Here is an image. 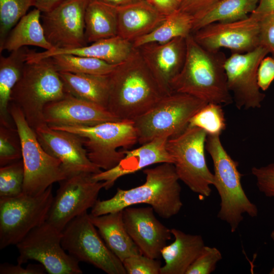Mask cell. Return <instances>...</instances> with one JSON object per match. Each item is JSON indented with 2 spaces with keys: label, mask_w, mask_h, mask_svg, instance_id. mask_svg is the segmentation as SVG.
<instances>
[{
  "label": "cell",
  "mask_w": 274,
  "mask_h": 274,
  "mask_svg": "<svg viewBox=\"0 0 274 274\" xmlns=\"http://www.w3.org/2000/svg\"><path fill=\"white\" fill-rule=\"evenodd\" d=\"M107 109L120 120L133 121L166 94L134 48L108 75Z\"/></svg>",
  "instance_id": "6da1fadb"
},
{
  "label": "cell",
  "mask_w": 274,
  "mask_h": 274,
  "mask_svg": "<svg viewBox=\"0 0 274 274\" xmlns=\"http://www.w3.org/2000/svg\"><path fill=\"white\" fill-rule=\"evenodd\" d=\"M186 41L185 60L171 83L172 92L188 94L207 103L232 104L224 68L225 54L220 50L203 48L192 33Z\"/></svg>",
  "instance_id": "7a4b0ae2"
},
{
  "label": "cell",
  "mask_w": 274,
  "mask_h": 274,
  "mask_svg": "<svg viewBox=\"0 0 274 274\" xmlns=\"http://www.w3.org/2000/svg\"><path fill=\"white\" fill-rule=\"evenodd\" d=\"M145 183L129 189L117 188L111 198L97 200L91 214L100 216L118 212L138 204H148L159 217L168 219L183 207L180 180L173 163H163L143 169Z\"/></svg>",
  "instance_id": "3957f363"
},
{
  "label": "cell",
  "mask_w": 274,
  "mask_h": 274,
  "mask_svg": "<svg viewBox=\"0 0 274 274\" xmlns=\"http://www.w3.org/2000/svg\"><path fill=\"white\" fill-rule=\"evenodd\" d=\"M68 94L52 57L26 62L21 77L13 88L10 102L18 106L34 129L46 123L45 106Z\"/></svg>",
  "instance_id": "277c9868"
},
{
  "label": "cell",
  "mask_w": 274,
  "mask_h": 274,
  "mask_svg": "<svg viewBox=\"0 0 274 274\" xmlns=\"http://www.w3.org/2000/svg\"><path fill=\"white\" fill-rule=\"evenodd\" d=\"M220 136L207 135L206 149L213 161V186L221 200L217 217L229 225L231 232H235L244 219V214L254 218L258 215V210L246 195L238 163L226 151Z\"/></svg>",
  "instance_id": "5b68a950"
},
{
  "label": "cell",
  "mask_w": 274,
  "mask_h": 274,
  "mask_svg": "<svg viewBox=\"0 0 274 274\" xmlns=\"http://www.w3.org/2000/svg\"><path fill=\"white\" fill-rule=\"evenodd\" d=\"M9 112L21 143L24 170L23 193H42L54 183L67 178L61 162L42 147L35 129L29 125L20 108L10 102Z\"/></svg>",
  "instance_id": "8992f818"
},
{
  "label": "cell",
  "mask_w": 274,
  "mask_h": 274,
  "mask_svg": "<svg viewBox=\"0 0 274 274\" xmlns=\"http://www.w3.org/2000/svg\"><path fill=\"white\" fill-rule=\"evenodd\" d=\"M49 126L82 137L89 159L104 170L115 166L124 157L123 150L119 148L127 149L138 143L132 120L109 121L93 126Z\"/></svg>",
  "instance_id": "52a82bcc"
},
{
  "label": "cell",
  "mask_w": 274,
  "mask_h": 274,
  "mask_svg": "<svg viewBox=\"0 0 274 274\" xmlns=\"http://www.w3.org/2000/svg\"><path fill=\"white\" fill-rule=\"evenodd\" d=\"M207 134L202 129L188 126L181 133L169 138L166 149L173 159L180 180L192 192L208 197L214 185V174L205 157Z\"/></svg>",
  "instance_id": "ba28073f"
},
{
  "label": "cell",
  "mask_w": 274,
  "mask_h": 274,
  "mask_svg": "<svg viewBox=\"0 0 274 274\" xmlns=\"http://www.w3.org/2000/svg\"><path fill=\"white\" fill-rule=\"evenodd\" d=\"M207 102L188 94L173 92L133 120L140 145L184 131L191 118Z\"/></svg>",
  "instance_id": "9c48e42d"
},
{
  "label": "cell",
  "mask_w": 274,
  "mask_h": 274,
  "mask_svg": "<svg viewBox=\"0 0 274 274\" xmlns=\"http://www.w3.org/2000/svg\"><path fill=\"white\" fill-rule=\"evenodd\" d=\"M54 196L52 185L42 193L0 198V249L17 245L47 220Z\"/></svg>",
  "instance_id": "30bf717a"
},
{
  "label": "cell",
  "mask_w": 274,
  "mask_h": 274,
  "mask_svg": "<svg viewBox=\"0 0 274 274\" xmlns=\"http://www.w3.org/2000/svg\"><path fill=\"white\" fill-rule=\"evenodd\" d=\"M61 245L79 262L108 274H126L122 262L108 248L87 212L71 221L62 231Z\"/></svg>",
  "instance_id": "8fae6325"
},
{
  "label": "cell",
  "mask_w": 274,
  "mask_h": 274,
  "mask_svg": "<svg viewBox=\"0 0 274 274\" xmlns=\"http://www.w3.org/2000/svg\"><path fill=\"white\" fill-rule=\"evenodd\" d=\"M61 239L62 231L46 221L16 245L17 263L35 260L50 274H82L79 262L63 248Z\"/></svg>",
  "instance_id": "7c38bea8"
},
{
  "label": "cell",
  "mask_w": 274,
  "mask_h": 274,
  "mask_svg": "<svg viewBox=\"0 0 274 274\" xmlns=\"http://www.w3.org/2000/svg\"><path fill=\"white\" fill-rule=\"evenodd\" d=\"M93 175L80 173L58 182L46 222L62 231L71 221L92 208L105 187L104 182L93 180Z\"/></svg>",
  "instance_id": "4fadbf2b"
},
{
  "label": "cell",
  "mask_w": 274,
  "mask_h": 274,
  "mask_svg": "<svg viewBox=\"0 0 274 274\" xmlns=\"http://www.w3.org/2000/svg\"><path fill=\"white\" fill-rule=\"evenodd\" d=\"M269 53L262 46L243 53H232L227 57L224 68L228 88L238 110L258 109L265 95L257 83V71L261 61Z\"/></svg>",
  "instance_id": "5bb4252c"
},
{
  "label": "cell",
  "mask_w": 274,
  "mask_h": 274,
  "mask_svg": "<svg viewBox=\"0 0 274 274\" xmlns=\"http://www.w3.org/2000/svg\"><path fill=\"white\" fill-rule=\"evenodd\" d=\"M90 0H65L52 10L43 13L41 22L45 36L55 49L87 45L85 15Z\"/></svg>",
  "instance_id": "9a60e30c"
},
{
  "label": "cell",
  "mask_w": 274,
  "mask_h": 274,
  "mask_svg": "<svg viewBox=\"0 0 274 274\" xmlns=\"http://www.w3.org/2000/svg\"><path fill=\"white\" fill-rule=\"evenodd\" d=\"M35 130L43 149L61 162L67 177L80 173L96 174L102 171L89 159L80 136L52 128L47 123Z\"/></svg>",
  "instance_id": "2e32d148"
},
{
  "label": "cell",
  "mask_w": 274,
  "mask_h": 274,
  "mask_svg": "<svg viewBox=\"0 0 274 274\" xmlns=\"http://www.w3.org/2000/svg\"><path fill=\"white\" fill-rule=\"evenodd\" d=\"M192 34L200 45L210 50L227 48L232 53H243L260 46L259 21L250 16L236 21L211 23Z\"/></svg>",
  "instance_id": "e0dca14e"
},
{
  "label": "cell",
  "mask_w": 274,
  "mask_h": 274,
  "mask_svg": "<svg viewBox=\"0 0 274 274\" xmlns=\"http://www.w3.org/2000/svg\"><path fill=\"white\" fill-rule=\"evenodd\" d=\"M125 228L141 253L158 259L166 243L172 238L171 229L155 217L150 207H127L122 210Z\"/></svg>",
  "instance_id": "ac0fdd59"
},
{
  "label": "cell",
  "mask_w": 274,
  "mask_h": 274,
  "mask_svg": "<svg viewBox=\"0 0 274 274\" xmlns=\"http://www.w3.org/2000/svg\"><path fill=\"white\" fill-rule=\"evenodd\" d=\"M135 48L164 92L172 93L171 83L181 71L185 60L186 38H177L163 43H147Z\"/></svg>",
  "instance_id": "d6986e66"
},
{
  "label": "cell",
  "mask_w": 274,
  "mask_h": 274,
  "mask_svg": "<svg viewBox=\"0 0 274 274\" xmlns=\"http://www.w3.org/2000/svg\"><path fill=\"white\" fill-rule=\"evenodd\" d=\"M43 113L45 121L49 125L93 126L120 120L106 108L69 93L47 104Z\"/></svg>",
  "instance_id": "ffe728a7"
},
{
  "label": "cell",
  "mask_w": 274,
  "mask_h": 274,
  "mask_svg": "<svg viewBox=\"0 0 274 274\" xmlns=\"http://www.w3.org/2000/svg\"><path fill=\"white\" fill-rule=\"evenodd\" d=\"M169 138L167 136H159L136 149L123 150L124 156L118 164L109 169L93 174V180L104 182V189L108 190L124 176L135 173L155 164L173 163V159L166 149Z\"/></svg>",
  "instance_id": "44dd1931"
},
{
  "label": "cell",
  "mask_w": 274,
  "mask_h": 274,
  "mask_svg": "<svg viewBox=\"0 0 274 274\" xmlns=\"http://www.w3.org/2000/svg\"><path fill=\"white\" fill-rule=\"evenodd\" d=\"M133 48L131 42L117 36L75 48L55 49L39 52L31 50L27 55L26 61H35L65 54L97 58L110 64H118L129 56Z\"/></svg>",
  "instance_id": "7402d4cb"
},
{
  "label": "cell",
  "mask_w": 274,
  "mask_h": 274,
  "mask_svg": "<svg viewBox=\"0 0 274 274\" xmlns=\"http://www.w3.org/2000/svg\"><path fill=\"white\" fill-rule=\"evenodd\" d=\"M116 9L118 36L132 43L152 31L166 17L142 0Z\"/></svg>",
  "instance_id": "603a6c76"
},
{
  "label": "cell",
  "mask_w": 274,
  "mask_h": 274,
  "mask_svg": "<svg viewBox=\"0 0 274 274\" xmlns=\"http://www.w3.org/2000/svg\"><path fill=\"white\" fill-rule=\"evenodd\" d=\"M171 232L175 240L161 250L165 264L160 274H185L205 246L204 241L200 235L186 233L176 228H172Z\"/></svg>",
  "instance_id": "cb8c5ba5"
},
{
  "label": "cell",
  "mask_w": 274,
  "mask_h": 274,
  "mask_svg": "<svg viewBox=\"0 0 274 274\" xmlns=\"http://www.w3.org/2000/svg\"><path fill=\"white\" fill-rule=\"evenodd\" d=\"M89 216L108 248L122 262L128 257L141 254L125 228L122 210L100 216Z\"/></svg>",
  "instance_id": "d4e9b609"
},
{
  "label": "cell",
  "mask_w": 274,
  "mask_h": 274,
  "mask_svg": "<svg viewBox=\"0 0 274 274\" xmlns=\"http://www.w3.org/2000/svg\"><path fill=\"white\" fill-rule=\"evenodd\" d=\"M41 13L35 8L24 15L9 32L0 46V52L4 50L11 52L27 46L38 47L45 51L54 49L45 36Z\"/></svg>",
  "instance_id": "484cf974"
},
{
  "label": "cell",
  "mask_w": 274,
  "mask_h": 274,
  "mask_svg": "<svg viewBox=\"0 0 274 274\" xmlns=\"http://www.w3.org/2000/svg\"><path fill=\"white\" fill-rule=\"evenodd\" d=\"M27 46L0 56V124L11 125L9 107L12 91L20 79L30 51Z\"/></svg>",
  "instance_id": "4316f807"
},
{
  "label": "cell",
  "mask_w": 274,
  "mask_h": 274,
  "mask_svg": "<svg viewBox=\"0 0 274 274\" xmlns=\"http://www.w3.org/2000/svg\"><path fill=\"white\" fill-rule=\"evenodd\" d=\"M59 75L68 93L107 108L109 94V75L68 72H59Z\"/></svg>",
  "instance_id": "83f0119b"
},
{
  "label": "cell",
  "mask_w": 274,
  "mask_h": 274,
  "mask_svg": "<svg viewBox=\"0 0 274 274\" xmlns=\"http://www.w3.org/2000/svg\"><path fill=\"white\" fill-rule=\"evenodd\" d=\"M87 42L118 36L116 7L97 0H90L85 15Z\"/></svg>",
  "instance_id": "f1b7e54d"
},
{
  "label": "cell",
  "mask_w": 274,
  "mask_h": 274,
  "mask_svg": "<svg viewBox=\"0 0 274 274\" xmlns=\"http://www.w3.org/2000/svg\"><path fill=\"white\" fill-rule=\"evenodd\" d=\"M259 0H221L193 16L192 33L215 22H228L245 19L255 9Z\"/></svg>",
  "instance_id": "f546056e"
},
{
  "label": "cell",
  "mask_w": 274,
  "mask_h": 274,
  "mask_svg": "<svg viewBox=\"0 0 274 274\" xmlns=\"http://www.w3.org/2000/svg\"><path fill=\"white\" fill-rule=\"evenodd\" d=\"M194 17L179 9L166 16L154 29L132 43L134 48L150 43H163L192 33Z\"/></svg>",
  "instance_id": "4dcf8cb0"
},
{
  "label": "cell",
  "mask_w": 274,
  "mask_h": 274,
  "mask_svg": "<svg viewBox=\"0 0 274 274\" xmlns=\"http://www.w3.org/2000/svg\"><path fill=\"white\" fill-rule=\"evenodd\" d=\"M51 57L58 72L108 75L117 65L97 58L73 54H59Z\"/></svg>",
  "instance_id": "1f68e13d"
},
{
  "label": "cell",
  "mask_w": 274,
  "mask_h": 274,
  "mask_svg": "<svg viewBox=\"0 0 274 274\" xmlns=\"http://www.w3.org/2000/svg\"><path fill=\"white\" fill-rule=\"evenodd\" d=\"M188 126L198 127L207 135H220L226 127L222 105L207 103L191 118Z\"/></svg>",
  "instance_id": "d6a6232c"
},
{
  "label": "cell",
  "mask_w": 274,
  "mask_h": 274,
  "mask_svg": "<svg viewBox=\"0 0 274 274\" xmlns=\"http://www.w3.org/2000/svg\"><path fill=\"white\" fill-rule=\"evenodd\" d=\"M31 6L33 0H0V45Z\"/></svg>",
  "instance_id": "836d02e7"
},
{
  "label": "cell",
  "mask_w": 274,
  "mask_h": 274,
  "mask_svg": "<svg viewBox=\"0 0 274 274\" xmlns=\"http://www.w3.org/2000/svg\"><path fill=\"white\" fill-rule=\"evenodd\" d=\"M24 170L22 159L0 167V198L23 193Z\"/></svg>",
  "instance_id": "e575fe53"
},
{
  "label": "cell",
  "mask_w": 274,
  "mask_h": 274,
  "mask_svg": "<svg viewBox=\"0 0 274 274\" xmlns=\"http://www.w3.org/2000/svg\"><path fill=\"white\" fill-rule=\"evenodd\" d=\"M21 159V146L16 128L0 124V166Z\"/></svg>",
  "instance_id": "d590c367"
},
{
  "label": "cell",
  "mask_w": 274,
  "mask_h": 274,
  "mask_svg": "<svg viewBox=\"0 0 274 274\" xmlns=\"http://www.w3.org/2000/svg\"><path fill=\"white\" fill-rule=\"evenodd\" d=\"M222 258L221 253L217 248L205 245L185 274H210L215 271Z\"/></svg>",
  "instance_id": "8d00e7d4"
},
{
  "label": "cell",
  "mask_w": 274,
  "mask_h": 274,
  "mask_svg": "<svg viewBox=\"0 0 274 274\" xmlns=\"http://www.w3.org/2000/svg\"><path fill=\"white\" fill-rule=\"evenodd\" d=\"M128 274H160L161 263L142 254L131 256L122 261Z\"/></svg>",
  "instance_id": "74e56055"
},
{
  "label": "cell",
  "mask_w": 274,
  "mask_h": 274,
  "mask_svg": "<svg viewBox=\"0 0 274 274\" xmlns=\"http://www.w3.org/2000/svg\"><path fill=\"white\" fill-rule=\"evenodd\" d=\"M251 173L256 179L259 191L266 197L274 198V163L254 166Z\"/></svg>",
  "instance_id": "f35d334b"
},
{
  "label": "cell",
  "mask_w": 274,
  "mask_h": 274,
  "mask_svg": "<svg viewBox=\"0 0 274 274\" xmlns=\"http://www.w3.org/2000/svg\"><path fill=\"white\" fill-rule=\"evenodd\" d=\"M259 45L265 47L274 58V14L259 21Z\"/></svg>",
  "instance_id": "ab89813d"
},
{
  "label": "cell",
  "mask_w": 274,
  "mask_h": 274,
  "mask_svg": "<svg viewBox=\"0 0 274 274\" xmlns=\"http://www.w3.org/2000/svg\"><path fill=\"white\" fill-rule=\"evenodd\" d=\"M274 80V58L265 56L260 62L257 71V83L261 91L268 89Z\"/></svg>",
  "instance_id": "60d3db41"
},
{
  "label": "cell",
  "mask_w": 274,
  "mask_h": 274,
  "mask_svg": "<svg viewBox=\"0 0 274 274\" xmlns=\"http://www.w3.org/2000/svg\"><path fill=\"white\" fill-rule=\"evenodd\" d=\"M46 270L41 264H29L24 268L22 264L13 265L8 263H2L0 265L1 274H44Z\"/></svg>",
  "instance_id": "b9f144b4"
},
{
  "label": "cell",
  "mask_w": 274,
  "mask_h": 274,
  "mask_svg": "<svg viewBox=\"0 0 274 274\" xmlns=\"http://www.w3.org/2000/svg\"><path fill=\"white\" fill-rule=\"evenodd\" d=\"M221 0H184L179 10L195 16L206 11Z\"/></svg>",
  "instance_id": "7bdbcfd3"
},
{
  "label": "cell",
  "mask_w": 274,
  "mask_h": 274,
  "mask_svg": "<svg viewBox=\"0 0 274 274\" xmlns=\"http://www.w3.org/2000/svg\"><path fill=\"white\" fill-rule=\"evenodd\" d=\"M144 1L161 14L167 16L179 9L180 4L178 0H142Z\"/></svg>",
  "instance_id": "ee69618b"
},
{
  "label": "cell",
  "mask_w": 274,
  "mask_h": 274,
  "mask_svg": "<svg viewBox=\"0 0 274 274\" xmlns=\"http://www.w3.org/2000/svg\"><path fill=\"white\" fill-rule=\"evenodd\" d=\"M273 14L274 0H259L255 9L249 16L259 21L262 18Z\"/></svg>",
  "instance_id": "f6af8a7d"
},
{
  "label": "cell",
  "mask_w": 274,
  "mask_h": 274,
  "mask_svg": "<svg viewBox=\"0 0 274 274\" xmlns=\"http://www.w3.org/2000/svg\"><path fill=\"white\" fill-rule=\"evenodd\" d=\"M65 0H33V6L42 13L48 12Z\"/></svg>",
  "instance_id": "bcb514c9"
},
{
  "label": "cell",
  "mask_w": 274,
  "mask_h": 274,
  "mask_svg": "<svg viewBox=\"0 0 274 274\" xmlns=\"http://www.w3.org/2000/svg\"><path fill=\"white\" fill-rule=\"evenodd\" d=\"M102 3L115 6L119 7L130 4L140 0H97Z\"/></svg>",
  "instance_id": "7dc6e473"
},
{
  "label": "cell",
  "mask_w": 274,
  "mask_h": 274,
  "mask_svg": "<svg viewBox=\"0 0 274 274\" xmlns=\"http://www.w3.org/2000/svg\"><path fill=\"white\" fill-rule=\"evenodd\" d=\"M270 237L274 242V230H273L270 233ZM269 274H274V265L271 268V270L269 272Z\"/></svg>",
  "instance_id": "c3c4849f"
},
{
  "label": "cell",
  "mask_w": 274,
  "mask_h": 274,
  "mask_svg": "<svg viewBox=\"0 0 274 274\" xmlns=\"http://www.w3.org/2000/svg\"><path fill=\"white\" fill-rule=\"evenodd\" d=\"M178 1H179V3H180V5H181V3H182L184 0H178Z\"/></svg>",
  "instance_id": "681fc988"
}]
</instances>
